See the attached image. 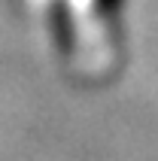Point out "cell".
Instances as JSON below:
<instances>
[{"mask_svg": "<svg viewBox=\"0 0 158 161\" xmlns=\"http://www.w3.org/2000/svg\"><path fill=\"white\" fill-rule=\"evenodd\" d=\"M46 27H49L52 49L64 61H70L79 49V27L70 0H46Z\"/></svg>", "mask_w": 158, "mask_h": 161, "instance_id": "obj_1", "label": "cell"}, {"mask_svg": "<svg viewBox=\"0 0 158 161\" xmlns=\"http://www.w3.org/2000/svg\"><path fill=\"white\" fill-rule=\"evenodd\" d=\"M122 6H125V0H94V12L104 21H116L122 15Z\"/></svg>", "mask_w": 158, "mask_h": 161, "instance_id": "obj_2", "label": "cell"}]
</instances>
